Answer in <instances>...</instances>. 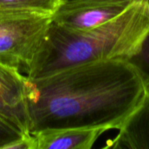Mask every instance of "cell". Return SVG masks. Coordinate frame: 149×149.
Returning <instances> with one entry per match:
<instances>
[{
	"label": "cell",
	"instance_id": "6da1fadb",
	"mask_svg": "<svg viewBox=\"0 0 149 149\" xmlns=\"http://www.w3.org/2000/svg\"><path fill=\"white\" fill-rule=\"evenodd\" d=\"M149 93V73L129 59L77 65L31 79L29 132L45 128L120 130Z\"/></svg>",
	"mask_w": 149,
	"mask_h": 149
},
{
	"label": "cell",
	"instance_id": "7a4b0ae2",
	"mask_svg": "<svg viewBox=\"0 0 149 149\" xmlns=\"http://www.w3.org/2000/svg\"><path fill=\"white\" fill-rule=\"evenodd\" d=\"M149 38V0H134L115 18L76 31L53 20L25 75L37 79L80 64L133 59Z\"/></svg>",
	"mask_w": 149,
	"mask_h": 149
},
{
	"label": "cell",
	"instance_id": "3957f363",
	"mask_svg": "<svg viewBox=\"0 0 149 149\" xmlns=\"http://www.w3.org/2000/svg\"><path fill=\"white\" fill-rule=\"evenodd\" d=\"M52 21L50 15L0 9V63L25 75Z\"/></svg>",
	"mask_w": 149,
	"mask_h": 149
},
{
	"label": "cell",
	"instance_id": "277c9868",
	"mask_svg": "<svg viewBox=\"0 0 149 149\" xmlns=\"http://www.w3.org/2000/svg\"><path fill=\"white\" fill-rule=\"evenodd\" d=\"M134 1L66 0L53 15L52 20L72 30H88L115 18Z\"/></svg>",
	"mask_w": 149,
	"mask_h": 149
},
{
	"label": "cell",
	"instance_id": "5b68a950",
	"mask_svg": "<svg viewBox=\"0 0 149 149\" xmlns=\"http://www.w3.org/2000/svg\"><path fill=\"white\" fill-rule=\"evenodd\" d=\"M30 91L31 79L26 75L0 63V115L28 134Z\"/></svg>",
	"mask_w": 149,
	"mask_h": 149
},
{
	"label": "cell",
	"instance_id": "8992f818",
	"mask_svg": "<svg viewBox=\"0 0 149 149\" xmlns=\"http://www.w3.org/2000/svg\"><path fill=\"white\" fill-rule=\"evenodd\" d=\"M107 131L100 127L45 128L31 133V149H91Z\"/></svg>",
	"mask_w": 149,
	"mask_h": 149
},
{
	"label": "cell",
	"instance_id": "52a82bcc",
	"mask_svg": "<svg viewBox=\"0 0 149 149\" xmlns=\"http://www.w3.org/2000/svg\"><path fill=\"white\" fill-rule=\"evenodd\" d=\"M104 148L149 149V93Z\"/></svg>",
	"mask_w": 149,
	"mask_h": 149
},
{
	"label": "cell",
	"instance_id": "ba28073f",
	"mask_svg": "<svg viewBox=\"0 0 149 149\" xmlns=\"http://www.w3.org/2000/svg\"><path fill=\"white\" fill-rule=\"evenodd\" d=\"M66 0H0V9L31 11L52 16Z\"/></svg>",
	"mask_w": 149,
	"mask_h": 149
},
{
	"label": "cell",
	"instance_id": "9c48e42d",
	"mask_svg": "<svg viewBox=\"0 0 149 149\" xmlns=\"http://www.w3.org/2000/svg\"><path fill=\"white\" fill-rule=\"evenodd\" d=\"M26 134H28L0 115V149H6L10 143Z\"/></svg>",
	"mask_w": 149,
	"mask_h": 149
}]
</instances>
